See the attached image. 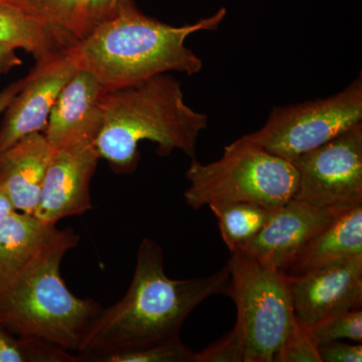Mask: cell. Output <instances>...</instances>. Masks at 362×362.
<instances>
[{
  "label": "cell",
  "instance_id": "cell-1",
  "mask_svg": "<svg viewBox=\"0 0 362 362\" xmlns=\"http://www.w3.org/2000/svg\"><path fill=\"white\" fill-rule=\"evenodd\" d=\"M228 283L226 266L206 277L168 278L161 247L145 238L129 289L98 316L78 354L81 362L180 338L187 316L209 297L226 294Z\"/></svg>",
  "mask_w": 362,
  "mask_h": 362
},
{
  "label": "cell",
  "instance_id": "cell-2",
  "mask_svg": "<svg viewBox=\"0 0 362 362\" xmlns=\"http://www.w3.org/2000/svg\"><path fill=\"white\" fill-rule=\"evenodd\" d=\"M226 16L223 7L192 25L175 26L145 16L133 0H124L116 13L78 42L73 52L80 68L92 73L104 90L170 71L194 76L204 64L185 40L195 33L216 30Z\"/></svg>",
  "mask_w": 362,
  "mask_h": 362
},
{
  "label": "cell",
  "instance_id": "cell-3",
  "mask_svg": "<svg viewBox=\"0 0 362 362\" xmlns=\"http://www.w3.org/2000/svg\"><path fill=\"white\" fill-rule=\"evenodd\" d=\"M102 125L95 146L100 158L119 173L134 171L138 144L156 143L162 156L180 150L194 158L195 146L207 116L185 101L180 81L168 74L136 84L104 90L100 98Z\"/></svg>",
  "mask_w": 362,
  "mask_h": 362
},
{
  "label": "cell",
  "instance_id": "cell-4",
  "mask_svg": "<svg viewBox=\"0 0 362 362\" xmlns=\"http://www.w3.org/2000/svg\"><path fill=\"white\" fill-rule=\"evenodd\" d=\"M78 240L77 233L66 230L54 246L0 284L2 327L80 354L103 307L96 300L74 295L62 278V259Z\"/></svg>",
  "mask_w": 362,
  "mask_h": 362
},
{
  "label": "cell",
  "instance_id": "cell-5",
  "mask_svg": "<svg viewBox=\"0 0 362 362\" xmlns=\"http://www.w3.org/2000/svg\"><path fill=\"white\" fill-rule=\"evenodd\" d=\"M187 206L254 202L268 209L294 199L298 175L292 162L272 154L246 136L225 147L218 160L204 164L192 158L187 171Z\"/></svg>",
  "mask_w": 362,
  "mask_h": 362
},
{
  "label": "cell",
  "instance_id": "cell-6",
  "mask_svg": "<svg viewBox=\"0 0 362 362\" xmlns=\"http://www.w3.org/2000/svg\"><path fill=\"white\" fill-rule=\"evenodd\" d=\"M226 294L237 306V322L245 346V362H275L295 321L291 280L244 252H230Z\"/></svg>",
  "mask_w": 362,
  "mask_h": 362
},
{
  "label": "cell",
  "instance_id": "cell-7",
  "mask_svg": "<svg viewBox=\"0 0 362 362\" xmlns=\"http://www.w3.org/2000/svg\"><path fill=\"white\" fill-rule=\"evenodd\" d=\"M362 121V78L324 99L275 107L261 129L245 135L287 160L330 141Z\"/></svg>",
  "mask_w": 362,
  "mask_h": 362
},
{
  "label": "cell",
  "instance_id": "cell-8",
  "mask_svg": "<svg viewBox=\"0 0 362 362\" xmlns=\"http://www.w3.org/2000/svg\"><path fill=\"white\" fill-rule=\"evenodd\" d=\"M294 199L338 214L362 204V123L291 160Z\"/></svg>",
  "mask_w": 362,
  "mask_h": 362
},
{
  "label": "cell",
  "instance_id": "cell-9",
  "mask_svg": "<svg viewBox=\"0 0 362 362\" xmlns=\"http://www.w3.org/2000/svg\"><path fill=\"white\" fill-rule=\"evenodd\" d=\"M99 158L94 142L71 141L54 149L33 214L56 225L68 216L90 211V182Z\"/></svg>",
  "mask_w": 362,
  "mask_h": 362
},
{
  "label": "cell",
  "instance_id": "cell-10",
  "mask_svg": "<svg viewBox=\"0 0 362 362\" xmlns=\"http://www.w3.org/2000/svg\"><path fill=\"white\" fill-rule=\"evenodd\" d=\"M78 68L73 49L49 61L37 63L23 78L20 90L4 112L0 153L21 138L45 129L52 107Z\"/></svg>",
  "mask_w": 362,
  "mask_h": 362
},
{
  "label": "cell",
  "instance_id": "cell-11",
  "mask_svg": "<svg viewBox=\"0 0 362 362\" xmlns=\"http://www.w3.org/2000/svg\"><path fill=\"white\" fill-rule=\"evenodd\" d=\"M298 322L310 328L326 317L361 308L362 256L290 276Z\"/></svg>",
  "mask_w": 362,
  "mask_h": 362
},
{
  "label": "cell",
  "instance_id": "cell-12",
  "mask_svg": "<svg viewBox=\"0 0 362 362\" xmlns=\"http://www.w3.org/2000/svg\"><path fill=\"white\" fill-rule=\"evenodd\" d=\"M337 216L330 209L292 199L272 209L265 225L242 252L263 265L285 271L302 247Z\"/></svg>",
  "mask_w": 362,
  "mask_h": 362
},
{
  "label": "cell",
  "instance_id": "cell-13",
  "mask_svg": "<svg viewBox=\"0 0 362 362\" xmlns=\"http://www.w3.org/2000/svg\"><path fill=\"white\" fill-rule=\"evenodd\" d=\"M103 88L89 71L78 68L52 107L45 136L52 149L71 141H96L102 125Z\"/></svg>",
  "mask_w": 362,
  "mask_h": 362
},
{
  "label": "cell",
  "instance_id": "cell-14",
  "mask_svg": "<svg viewBox=\"0 0 362 362\" xmlns=\"http://www.w3.org/2000/svg\"><path fill=\"white\" fill-rule=\"evenodd\" d=\"M52 154L54 149L42 132L21 138L0 153V188L16 211L35 214Z\"/></svg>",
  "mask_w": 362,
  "mask_h": 362
},
{
  "label": "cell",
  "instance_id": "cell-15",
  "mask_svg": "<svg viewBox=\"0 0 362 362\" xmlns=\"http://www.w3.org/2000/svg\"><path fill=\"white\" fill-rule=\"evenodd\" d=\"M76 45L23 0H0V45L25 49L42 63L66 54Z\"/></svg>",
  "mask_w": 362,
  "mask_h": 362
},
{
  "label": "cell",
  "instance_id": "cell-16",
  "mask_svg": "<svg viewBox=\"0 0 362 362\" xmlns=\"http://www.w3.org/2000/svg\"><path fill=\"white\" fill-rule=\"evenodd\" d=\"M65 232L35 214L18 211L0 221V284L42 256Z\"/></svg>",
  "mask_w": 362,
  "mask_h": 362
},
{
  "label": "cell",
  "instance_id": "cell-17",
  "mask_svg": "<svg viewBox=\"0 0 362 362\" xmlns=\"http://www.w3.org/2000/svg\"><path fill=\"white\" fill-rule=\"evenodd\" d=\"M356 256H362V204L338 214L302 247L285 272L289 276L301 275Z\"/></svg>",
  "mask_w": 362,
  "mask_h": 362
},
{
  "label": "cell",
  "instance_id": "cell-18",
  "mask_svg": "<svg viewBox=\"0 0 362 362\" xmlns=\"http://www.w3.org/2000/svg\"><path fill=\"white\" fill-rule=\"evenodd\" d=\"M59 30L78 42L110 18L124 0H23Z\"/></svg>",
  "mask_w": 362,
  "mask_h": 362
},
{
  "label": "cell",
  "instance_id": "cell-19",
  "mask_svg": "<svg viewBox=\"0 0 362 362\" xmlns=\"http://www.w3.org/2000/svg\"><path fill=\"white\" fill-rule=\"evenodd\" d=\"M209 207L218 221L221 239L230 252L242 251L254 240L273 209L254 202H228Z\"/></svg>",
  "mask_w": 362,
  "mask_h": 362
},
{
  "label": "cell",
  "instance_id": "cell-20",
  "mask_svg": "<svg viewBox=\"0 0 362 362\" xmlns=\"http://www.w3.org/2000/svg\"><path fill=\"white\" fill-rule=\"evenodd\" d=\"M0 362H81V356L37 338L18 337L0 325Z\"/></svg>",
  "mask_w": 362,
  "mask_h": 362
},
{
  "label": "cell",
  "instance_id": "cell-21",
  "mask_svg": "<svg viewBox=\"0 0 362 362\" xmlns=\"http://www.w3.org/2000/svg\"><path fill=\"white\" fill-rule=\"evenodd\" d=\"M309 337L316 345L333 340L350 339L356 343L362 342L361 308L342 311L333 314L319 321L310 328H307Z\"/></svg>",
  "mask_w": 362,
  "mask_h": 362
},
{
  "label": "cell",
  "instance_id": "cell-22",
  "mask_svg": "<svg viewBox=\"0 0 362 362\" xmlns=\"http://www.w3.org/2000/svg\"><path fill=\"white\" fill-rule=\"evenodd\" d=\"M195 354L177 338L144 349L106 354L93 362H194Z\"/></svg>",
  "mask_w": 362,
  "mask_h": 362
},
{
  "label": "cell",
  "instance_id": "cell-23",
  "mask_svg": "<svg viewBox=\"0 0 362 362\" xmlns=\"http://www.w3.org/2000/svg\"><path fill=\"white\" fill-rule=\"evenodd\" d=\"M275 362H321L317 345L312 341L307 328L298 322L296 317Z\"/></svg>",
  "mask_w": 362,
  "mask_h": 362
},
{
  "label": "cell",
  "instance_id": "cell-24",
  "mask_svg": "<svg viewBox=\"0 0 362 362\" xmlns=\"http://www.w3.org/2000/svg\"><path fill=\"white\" fill-rule=\"evenodd\" d=\"M194 362H245L244 342L233 328L218 341L195 354Z\"/></svg>",
  "mask_w": 362,
  "mask_h": 362
},
{
  "label": "cell",
  "instance_id": "cell-25",
  "mask_svg": "<svg viewBox=\"0 0 362 362\" xmlns=\"http://www.w3.org/2000/svg\"><path fill=\"white\" fill-rule=\"evenodd\" d=\"M321 362H361V343L349 344L333 340V341L317 345Z\"/></svg>",
  "mask_w": 362,
  "mask_h": 362
},
{
  "label": "cell",
  "instance_id": "cell-26",
  "mask_svg": "<svg viewBox=\"0 0 362 362\" xmlns=\"http://www.w3.org/2000/svg\"><path fill=\"white\" fill-rule=\"evenodd\" d=\"M21 59L16 54V49L0 45V75L21 65Z\"/></svg>",
  "mask_w": 362,
  "mask_h": 362
},
{
  "label": "cell",
  "instance_id": "cell-27",
  "mask_svg": "<svg viewBox=\"0 0 362 362\" xmlns=\"http://www.w3.org/2000/svg\"><path fill=\"white\" fill-rule=\"evenodd\" d=\"M21 85H23V78L20 81L13 83L9 86H7L6 89H4L0 92V115L6 111L7 106L11 103V100L13 97L18 94L20 90Z\"/></svg>",
  "mask_w": 362,
  "mask_h": 362
},
{
  "label": "cell",
  "instance_id": "cell-28",
  "mask_svg": "<svg viewBox=\"0 0 362 362\" xmlns=\"http://www.w3.org/2000/svg\"><path fill=\"white\" fill-rule=\"evenodd\" d=\"M16 211L13 202L9 199L8 195L2 188H0V221L4 220L6 216Z\"/></svg>",
  "mask_w": 362,
  "mask_h": 362
}]
</instances>
